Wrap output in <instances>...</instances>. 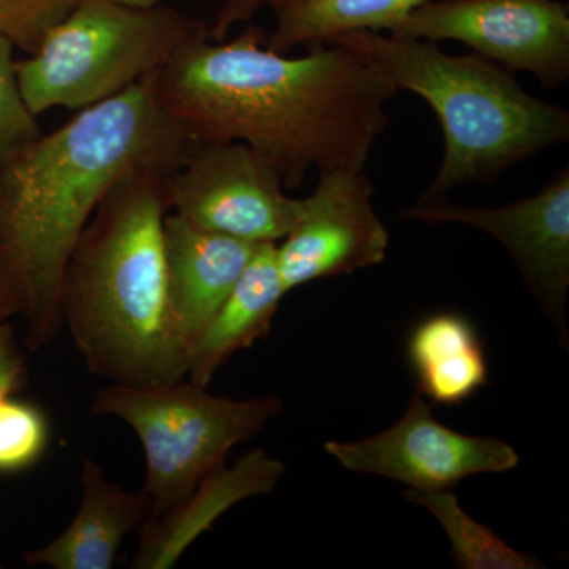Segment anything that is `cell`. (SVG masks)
<instances>
[{
  "mask_svg": "<svg viewBox=\"0 0 569 569\" xmlns=\"http://www.w3.org/2000/svg\"><path fill=\"white\" fill-rule=\"evenodd\" d=\"M50 421L41 408L0 397V475H14L40 462L50 445Z\"/></svg>",
  "mask_w": 569,
  "mask_h": 569,
  "instance_id": "cell-19",
  "label": "cell"
},
{
  "mask_svg": "<svg viewBox=\"0 0 569 569\" xmlns=\"http://www.w3.org/2000/svg\"><path fill=\"white\" fill-rule=\"evenodd\" d=\"M126 6L140 7V9H152V7L162 6L164 0H118Z\"/></svg>",
  "mask_w": 569,
  "mask_h": 569,
  "instance_id": "cell-25",
  "label": "cell"
},
{
  "mask_svg": "<svg viewBox=\"0 0 569 569\" xmlns=\"http://www.w3.org/2000/svg\"><path fill=\"white\" fill-rule=\"evenodd\" d=\"M277 396L234 400L212 396L192 381L129 387L112 383L96 396V417L121 419L140 438L146 456L142 492L151 516L187 500L231 449L282 415ZM148 518V519H149Z\"/></svg>",
  "mask_w": 569,
  "mask_h": 569,
  "instance_id": "cell-6",
  "label": "cell"
},
{
  "mask_svg": "<svg viewBox=\"0 0 569 569\" xmlns=\"http://www.w3.org/2000/svg\"><path fill=\"white\" fill-rule=\"evenodd\" d=\"M429 0H288L274 11L269 50L290 52L356 31L388 32L392 24Z\"/></svg>",
  "mask_w": 569,
  "mask_h": 569,
  "instance_id": "cell-17",
  "label": "cell"
},
{
  "mask_svg": "<svg viewBox=\"0 0 569 569\" xmlns=\"http://www.w3.org/2000/svg\"><path fill=\"white\" fill-rule=\"evenodd\" d=\"M407 356L418 392L433 403L459 406L488 383V361L477 329L459 313L422 320L408 339Z\"/></svg>",
  "mask_w": 569,
  "mask_h": 569,
  "instance_id": "cell-16",
  "label": "cell"
},
{
  "mask_svg": "<svg viewBox=\"0 0 569 569\" xmlns=\"http://www.w3.org/2000/svg\"><path fill=\"white\" fill-rule=\"evenodd\" d=\"M372 194V182L362 168L320 171L316 190L301 198L295 227L276 244L287 293L387 260L389 234L373 209Z\"/></svg>",
  "mask_w": 569,
  "mask_h": 569,
  "instance_id": "cell-9",
  "label": "cell"
},
{
  "mask_svg": "<svg viewBox=\"0 0 569 569\" xmlns=\"http://www.w3.org/2000/svg\"><path fill=\"white\" fill-rule=\"evenodd\" d=\"M343 41L380 63L399 91L417 93L441 123L440 171L418 201L493 183L512 164L569 140V112L523 91L511 71L478 54L452 56L425 40L356 31Z\"/></svg>",
  "mask_w": 569,
  "mask_h": 569,
  "instance_id": "cell-4",
  "label": "cell"
},
{
  "mask_svg": "<svg viewBox=\"0 0 569 569\" xmlns=\"http://www.w3.org/2000/svg\"><path fill=\"white\" fill-rule=\"evenodd\" d=\"M22 301L18 284L11 276L9 266L0 253V323H7L13 317H21Z\"/></svg>",
  "mask_w": 569,
  "mask_h": 569,
  "instance_id": "cell-24",
  "label": "cell"
},
{
  "mask_svg": "<svg viewBox=\"0 0 569 569\" xmlns=\"http://www.w3.org/2000/svg\"><path fill=\"white\" fill-rule=\"evenodd\" d=\"M28 381L24 355L9 321L0 323V397L17 396Z\"/></svg>",
  "mask_w": 569,
  "mask_h": 569,
  "instance_id": "cell-22",
  "label": "cell"
},
{
  "mask_svg": "<svg viewBox=\"0 0 569 569\" xmlns=\"http://www.w3.org/2000/svg\"><path fill=\"white\" fill-rule=\"evenodd\" d=\"M410 503L426 508L441 523L451 542V556L463 569H537L542 568L530 553L509 548L488 526L477 522L459 507L452 490L418 492L407 490Z\"/></svg>",
  "mask_w": 569,
  "mask_h": 569,
  "instance_id": "cell-18",
  "label": "cell"
},
{
  "mask_svg": "<svg viewBox=\"0 0 569 569\" xmlns=\"http://www.w3.org/2000/svg\"><path fill=\"white\" fill-rule=\"evenodd\" d=\"M260 246L200 230L174 212L164 216L168 299L187 358Z\"/></svg>",
  "mask_w": 569,
  "mask_h": 569,
  "instance_id": "cell-12",
  "label": "cell"
},
{
  "mask_svg": "<svg viewBox=\"0 0 569 569\" xmlns=\"http://www.w3.org/2000/svg\"><path fill=\"white\" fill-rule=\"evenodd\" d=\"M77 0H0V36L13 41L26 54L39 48L50 31Z\"/></svg>",
  "mask_w": 569,
  "mask_h": 569,
  "instance_id": "cell-21",
  "label": "cell"
},
{
  "mask_svg": "<svg viewBox=\"0 0 569 569\" xmlns=\"http://www.w3.org/2000/svg\"><path fill=\"white\" fill-rule=\"evenodd\" d=\"M397 39L459 41L545 88L569 78V11L559 0H429L392 24Z\"/></svg>",
  "mask_w": 569,
  "mask_h": 569,
  "instance_id": "cell-8",
  "label": "cell"
},
{
  "mask_svg": "<svg viewBox=\"0 0 569 569\" xmlns=\"http://www.w3.org/2000/svg\"><path fill=\"white\" fill-rule=\"evenodd\" d=\"M288 0H223L216 20L209 28V39L220 41L230 37L231 29L242 22L252 20L258 11L266 9L274 10Z\"/></svg>",
  "mask_w": 569,
  "mask_h": 569,
  "instance_id": "cell-23",
  "label": "cell"
},
{
  "mask_svg": "<svg viewBox=\"0 0 569 569\" xmlns=\"http://www.w3.org/2000/svg\"><path fill=\"white\" fill-rule=\"evenodd\" d=\"M170 174L126 176L93 212L63 272L62 326L93 376L116 385L153 387L187 377L164 264Z\"/></svg>",
  "mask_w": 569,
  "mask_h": 569,
  "instance_id": "cell-3",
  "label": "cell"
},
{
  "mask_svg": "<svg viewBox=\"0 0 569 569\" xmlns=\"http://www.w3.org/2000/svg\"><path fill=\"white\" fill-rule=\"evenodd\" d=\"M264 40L249 24L231 40L187 44L156 73L160 103L201 144L244 142L261 153L288 190L310 168L365 170L399 93L387 71L343 41L310 43L290 58Z\"/></svg>",
  "mask_w": 569,
  "mask_h": 569,
  "instance_id": "cell-1",
  "label": "cell"
},
{
  "mask_svg": "<svg viewBox=\"0 0 569 569\" xmlns=\"http://www.w3.org/2000/svg\"><path fill=\"white\" fill-rule=\"evenodd\" d=\"M197 144L160 103L153 73L0 163V253L20 290L26 346L41 350L61 331L63 272L104 197L134 171L173 173Z\"/></svg>",
  "mask_w": 569,
  "mask_h": 569,
  "instance_id": "cell-2",
  "label": "cell"
},
{
  "mask_svg": "<svg viewBox=\"0 0 569 569\" xmlns=\"http://www.w3.org/2000/svg\"><path fill=\"white\" fill-rule=\"evenodd\" d=\"M283 473V463L269 458L261 448L239 459L234 467L217 468L178 507L142 523L130 568H173L194 539L211 529L220 516L239 501L272 492Z\"/></svg>",
  "mask_w": 569,
  "mask_h": 569,
  "instance_id": "cell-13",
  "label": "cell"
},
{
  "mask_svg": "<svg viewBox=\"0 0 569 569\" xmlns=\"http://www.w3.org/2000/svg\"><path fill=\"white\" fill-rule=\"evenodd\" d=\"M422 223H463L500 242L518 264L523 282L553 325L565 332L569 288V168H561L545 189L501 208H468L417 201L400 212ZM567 335V332H565Z\"/></svg>",
  "mask_w": 569,
  "mask_h": 569,
  "instance_id": "cell-11",
  "label": "cell"
},
{
  "mask_svg": "<svg viewBox=\"0 0 569 569\" xmlns=\"http://www.w3.org/2000/svg\"><path fill=\"white\" fill-rule=\"evenodd\" d=\"M80 482L81 505L70 526L43 548L26 552V563L52 569H110L127 535L140 530L151 516L144 492H126L104 477L96 460H82Z\"/></svg>",
  "mask_w": 569,
  "mask_h": 569,
  "instance_id": "cell-14",
  "label": "cell"
},
{
  "mask_svg": "<svg viewBox=\"0 0 569 569\" xmlns=\"http://www.w3.org/2000/svg\"><path fill=\"white\" fill-rule=\"evenodd\" d=\"M287 295L277 264L276 242H266L258 247L233 290L190 347L189 381L208 387L231 356L264 339Z\"/></svg>",
  "mask_w": 569,
  "mask_h": 569,
  "instance_id": "cell-15",
  "label": "cell"
},
{
  "mask_svg": "<svg viewBox=\"0 0 569 569\" xmlns=\"http://www.w3.org/2000/svg\"><path fill=\"white\" fill-rule=\"evenodd\" d=\"M167 203L200 230L253 244L282 241L302 208L274 164L244 142H198L167 179Z\"/></svg>",
  "mask_w": 569,
  "mask_h": 569,
  "instance_id": "cell-7",
  "label": "cell"
},
{
  "mask_svg": "<svg viewBox=\"0 0 569 569\" xmlns=\"http://www.w3.org/2000/svg\"><path fill=\"white\" fill-rule=\"evenodd\" d=\"M13 41L0 36V163L41 134L39 118L26 103Z\"/></svg>",
  "mask_w": 569,
  "mask_h": 569,
  "instance_id": "cell-20",
  "label": "cell"
},
{
  "mask_svg": "<svg viewBox=\"0 0 569 569\" xmlns=\"http://www.w3.org/2000/svg\"><path fill=\"white\" fill-rule=\"evenodd\" d=\"M325 449L347 470L395 479L418 492L452 490L463 479L519 466L518 452L505 441L441 425L418 391L385 432L350 443L328 441Z\"/></svg>",
  "mask_w": 569,
  "mask_h": 569,
  "instance_id": "cell-10",
  "label": "cell"
},
{
  "mask_svg": "<svg viewBox=\"0 0 569 569\" xmlns=\"http://www.w3.org/2000/svg\"><path fill=\"white\" fill-rule=\"evenodd\" d=\"M209 36L203 22L170 7L77 0L18 61L20 88L39 118L54 108L80 111L132 88L173 61L187 44Z\"/></svg>",
  "mask_w": 569,
  "mask_h": 569,
  "instance_id": "cell-5",
  "label": "cell"
}]
</instances>
